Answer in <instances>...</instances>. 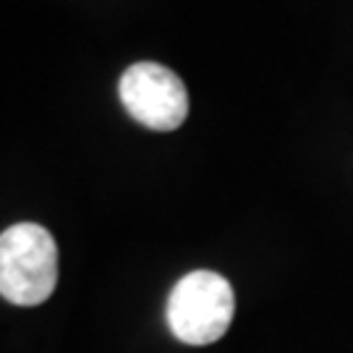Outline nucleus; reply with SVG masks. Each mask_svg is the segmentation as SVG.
<instances>
[{
  "mask_svg": "<svg viewBox=\"0 0 353 353\" xmlns=\"http://www.w3.org/2000/svg\"><path fill=\"white\" fill-rule=\"evenodd\" d=\"M58 283V246L48 228L16 223L0 233V296L16 306H39Z\"/></svg>",
  "mask_w": 353,
  "mask_h": 353,
  "instance_id": "nucleus-1",
  "label": "nucleus"
},
{
  "mask_svg": "<svg viewBox=\"0 0 353 353\" xmlns=\"http://www.w3.org/2000/svg\"><path fill=\"white\" fill-rule=\"evenodd\" d=\"M233 312L230 283L212 270H194L178 280L168 299V327L181 343L210 345L228 332Z\"/></svg>",
  "mask_w": 353,
  "mask_h": 353,
  "instance_id": "nucleus-2",
  "label": "nucleus"
},
{
  "mask_svg": "<svg viewBox=\"0 0 353 353\" xmlns=\"http://www.w3.org/2000/svg\"><path fill=\"white\" fill-rule=\"evenodd\" d=\"M118 97L126 113L152 131H176L189 115V92L168 65L141 61L123 71Z\"/></svg>",
  "mask_w": 353,
  "mask_h": 353,
  "instance_id": "nucleus-3",
  "label": "nucleus"
}]
</instances>
